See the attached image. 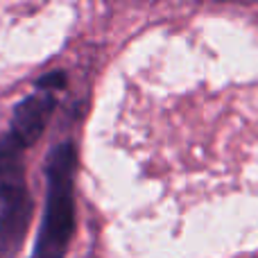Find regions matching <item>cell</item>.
Returning a JSON list of instances; mask_svg holds the SVG:
<instances>
[{
    "label": "cell",
    "mask_w": 258,
    "mask_h": 258,
    "mask_svg": "<svg viewBox=\"0 0 258 258\" xmlns=\"http://www.w3.org/2000/svg\"><path fill=\"white\" fill-rule=\"evenodd\" d=\"M77 168V152L73 143H61L48 156V195L45 211L36 238L34 258H63L75 231V200L73 179Z\"/></svg>",
    "instance_id": "1"
},
{
    "label": "cell",
    "mask_w": 258,
    "mask_h": 258,
    "mask_svg": "<svg viewBox=\"0 0 258 258\" xmlns=\"http://www.w3.org/2000/svg\"><path fill=\"white\" fill-rule=\"evenodd\" d=\"M32 218V200L23 181H16L0 192V254L21 247Z\"/></svg>",
    "instance_id": "2"
},
{
    "label": "cell",
    "mask_w": 258,
    "mask_h": 258,
    "mask_svg": "<svg viewBox=\"0 0 258 258\" xmlns=\"http://www.w3.org/2000/svg\"><path fill=\"white\" fill-rule=\"evenodd\" d=\"M52 111H54L52 93L30 95V98L23 100V102L14 109L12 134H9V138H12L21 150L27 145H34L41 138V134H43Z\"/></svg>",
    "instance_id": "3"
},
{
    "label": "cell",
    "mask_w": 258,
    "mask_h": 258,
    "mask_svg": "<svg viewBox=\"0 0 258 258\" xmlns=\"http://www.w3.org/2000/svg\"><path fill=\"white\" fill-rule=\"evenodd\" d=\"M16 181H23L21 147L7 136L0 143V192Z\"/></svg>",
    "instance_id": "4"
},
{
    "label": "cell",
    "mask_w": 258,
    "mask_h": 258,
    "mask_svg": "<svg viewBox=\"0 0 258 258\" xmlns=\"http://www.w3.org/2000/svg\"><path fill=\"white\" fill-rule=\"evenodd\" d=\"M63 84H66V75H63L61 71L48 73V75H43L39 82H36V86H39L43 93H50V91H57V89H63Z\"/></svg>",
    "instance_id": "5"
}]
</instances>
